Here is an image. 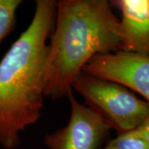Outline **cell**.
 Wrapping results in <instances>:
<instances>
[{
	"label": "cell",
	"mask_w": 149,
	"mask_h": 149,
	"mask_svg": "<svg viewBox=\"0 0 149 149\" xmlns=\"http://www.w3.org/2000/svg\"><path fill=\"white\" fill-rule=\"evenodd\" d=\"M54 0H37L27 29L0 61V146L15 149L20 133L35 124L44 106L43 67L56 11Z\"/></svg>",
	"instance_id": "1"
},
{
	"label": "cell",
	"mask_w": 149,
	"mask_h": 149,
	"mask_svg": "<svg viewBox=\"0 0 149 149\" xmlns=\"http://www.w3.org/2000/svg\"><path fill=\"white\" fill-rule=\"evenodd\" d=\"M107 0H60L43 67L45 97L67 96L94 56L120 51V22Z\"/></svg>",
	"instance_id": "2"
},
{
	"label": "cell",
	"mask_w": 149,
	"mask_h": 149,
	"mask_svg": "<svg viewBox=\"0 0 149 149\" xmlns=\"http://www.w3.org/2000/svg\"><path fill=\"white\" fill-rule=\"evenodd\" d=\"M72 90L84 98L85 105L110 126L118 134L131 132L149 115V104L125 86L82 70Z\"/></svg>",
	"instance_id": "3"
},
{
	"label": "cell",
	"mask_w": 149,
	"mask_h": 149,
	"mask_svg": "<svg viewBox=\"0 0 149 149\" xmlns=\"http://www.w3.org/2000/svg\"><path fill=\"white\" fill-rule=\"evenodd\" d=\"M74 91L67 95L70 104L68 123L44 138L49 149H100L109 139L111 128L100 115L74 98Z\"/></svg>",
	"instance_id": "4"
},
{
	"label": "cell",
	"mask_w": 149,
	"mask_h": 149,
	"mask_svg": "<svg viewBox=\"0 0 149 149\" xmlns=\"http://www.w3.org/2000/svg\"><path fill=\"white\" fill-rule=\"evenodd\" d=\"M83 70L139 93L149 104V56L121 51L98 55Z\"/></svg>",
	"instance_id": "5"
},
{
	"label": "cell",
	"mask_w": 149,
	"mask_h": 149,
	"mask_svg": "<svg viewBox=\"0 0 149 149\" xmlns=\"http://www.w3.org/2000/svg\"><path fill=\"white\" fill-rule=\"evenodd\" d=\"M122 14L120 51L149 56V0H114Z\"/></svg>",
	"instance_id": "6"
},
{
	"label": "cell",
	"mask_w": 149,
	"mask_h": 149,
	"mask_svg": "<svg viewBox=\"0 0 149 149\" xmlns=\"http://www.w3.org/2000/svg\"><path fill=\"white\" fill-rule=\"evenodd\" d=\"M22 3L21 0H0V42L14 28L17 10Z\"/></svg>",
	"instance_id": "7"
},
{
	"label": "cell",
	"mask_w": 149,
	"mask_h": 149,
	"mask_svg": "<svg viewBox=\"0 0 149 149\" xmlns=\"http://www.w3.org/2000/svg\"><path fill=\"white\" fill-rule=\"evenodd\" d=\"M100 149H149V145L131 131L118 134L115 139L108 142Z\"/></svg>",
	"instance_id": "8"
},
{
	"label": "cell",
	"mask_w": 149,
	"mask_h": 149,
	"mask_svg": "<svg viewBox=\"0 0 149 149\" xmlns=\"http://www.w3.org/2000/svg\"><path fill=\"white\" fill-rule=\"evenodd\" d=\"M133 131L138 137L144 140L149 145V115L139 128Z\"/></svg>",
	"instance_id": "9"
}]
</instances>
